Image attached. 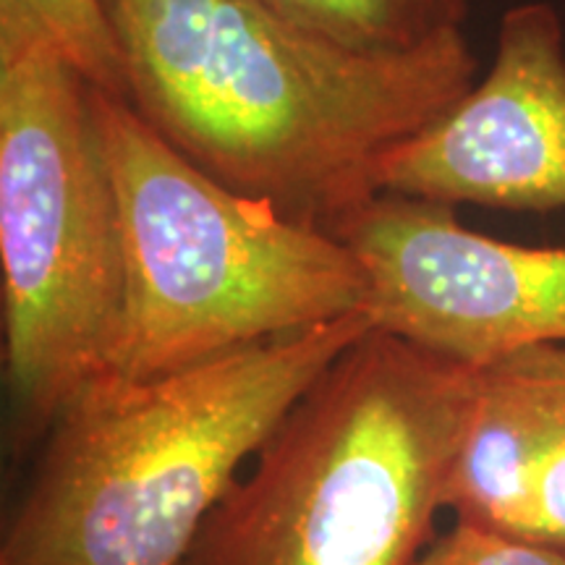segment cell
<instances>
[{
    "mask_svg": "<svg viewBox=\"0 0 565 565\" xmlns=\"http://www.w3.org/2000/svg\"><path fill=\"white\" fill-rule=\"evenodd\" d=\"M126 103L223 186L333 233L380 194L377 162L475 87L461 26L395 53L301 30L265 0H103Z\"/></svg>",
    "mask_w": 565,
    "mask_h": 565,
    "instance_id": "1",
    "label": "cell"
},
{
    "mask_svg": "<svg viewBox=\"0 0 565 565\" xmlns=\"http://www.w3.org/2000/svg\"><path fill=\"white\" fill-rule=\"evenodd\" d=\"M374 328L356 312L150 380H97L38 448L0 565H179L296 401Z\"/></svg>",
    "mask_w": 565,
    "mask_h": 565,
    "instance_id": "2",
    "label": "cell"
},
{
    "mask_svg": "<svg viewBox=\"0 0 565 565\" xmlns=\"http://www.w3.org/2000/svg\"><path fill=\"white\" fill-rule=\"evenodd\" d=\"M479 398V366L372 328L212 508L179 565H414Z\"/></svg>",
    "mask_w": 565,
    "mask_h": 565,
    "instance_id": "3",
    "label": "cell"
},
{
    "mask_svg": "<svg viewBox=\"0 0 565 565\" xmlns=\"http://www.w3.org/2000/svg\"><path fill=\"white\" fill-rule=\"evenodd\" d=\"M92 108L126 257L110 380L160 377L366 312V273L341 238L223 186L126 100L92 89Z\"/></svg>",
    "mask_w": 565,
    "mask_h": 565,
    "instance_id": "4",
    "label": "cell"
},
{
    "mask_svg": "<svg viewBox=\"0 0 565 565\" xmlns=\"http://www.w3.org/2000/svg\"><path fill=\"white\" fill-rule=\"evenodd\" d=\"M6 445L21 461L92 383L124 324V228L92 87L45 40L0 42Z\"/></svg>",
    "mask_w": 565,
    "mask_h": 565,
    "instance_id": "5",
    "label": "cell"
},
{
    "mask_svg": "<svg viewBox=\"0 0 565 565\" xmlns=\"http://www.w3.org/2000/svg\"><path fill=\"white\" fill-rule=\"evenodd\" d=\"M335 236L366 273L374 328L463 364L565 345V249L482 236L450 204L383 192Z\"/></svg>",
    "mask_w": 565,
    "mask_h": 565,
    "instance_id": "6",
    "label": "cell"
},
{
    "mask_svg": "<svg viewBox=\"0 0 565 565\" xmlns=\"http://www.w3.org/2000/svg\"><path fill=\"white\" fill-rule=\"evenodd\" d=\"M377 189L450 207L565 210V26L553 3L503 13L490 71L380 158Z\"/></svg>",
    "mask_w": 565,
    "mask_h": 565,
    "instance_id": "7",
    "label": "cell"
},
{
    "mask_svg": "<svg viewBox=\"0 0 565 565\" xmlns=\"http://www.w3.org/2000/svg\"><path fill=\"white\" fill-rule=\"evenodd\" d=\"M563 437L565 345H532L482 364L445 508L463 524L513 536Z\"/></svg>",
    "mask_w": 565,
    "mask_h": 565,
    "instance_id": "8",
    "label": "cell"
},
{
    "mask_svg": "<svg viewBox=\"0 0 565 565\" xmlns=\"http://www.w3.org/2000/svg\"><path fill=\"white\" fill-rule=\"evenodd\" d=\"M301 30L362 53H395L461 26L469 0H265Z\"/></svg>",
    "mask_w": 565,
    "mask_h": 565,
    "instance_id": "9",
    "label": "cell"
},
{
    "mask_svg": "<svg viewBox=\"0 0 565 565\" xmlns=\"http://www.w3.org/2000/svg\"><path fill=\"white\" fill-rule=\"evenodd\" d=\"M45 40L92 89L126 100L124 53L103 0H0V42Z\"/></svg>",
    "mask_w": 565,
    "mask_h": 565,
    "instance_id": "10",
    "label": "cell"
},
{
    "mask_svg": "<svg viewBox=\"0 0 565 565\" xmlns=\"http://www.w3.org/2000/svg\"><path fill=\"white\" fill-rule=\"evenodd\" d=\"M414 565H565V555L492 529L456 521L450 532L429 542Z\"/></svg>",
    "mask_w": 565,
    "mask_h": 565,
    "instance_id": "11",
    "label": "cell"
},
{
    "mask_svg": "<svg viewBox=\"0 0 565 565\" xmlns=\"http://www.w3.org/2000/svg\"><path fill=\"white\" fill-rule=\"evenodd\" d=\"M513 536L565 555V437L536 479L524 519Z\"/></svg>",
    "mask_w": 565,
    "mask_h": 565,
    "instance_id": "12",
    "label": "cell"
}]
</instances>
